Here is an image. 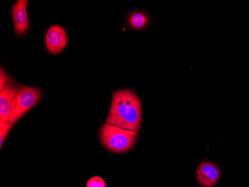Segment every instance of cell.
I'll list each match as a JSON object with an SVG mask.
<instances>
[{
    "mask_svg": "<svg viewBox=\"0 0 249 187\" xmlns=\"http://www.w3.org/2000/svg\"><path fill=\"white\" fill-rule=\"evenodd\" d=\"M138 132L125 130L105 122L99 131V138L103 146L113 153H124L135 145Z\"/></svg>",
    "mask_w": 249,
    "mask_h": 187,
    "instance_id": "2",
    "label": "cell"
},
{
    "mask_svg": "<svg viewBox=\"0 0 249 187\" xmlns=\"http://www.w3.org/2000/svg\"><path fill=\"white\" fill-rule=\"evenodd\" d=\"M87 187H106V184L103 178L94 176L87 182Z\"/></svg>",
    "mask_w": 249,
    "mask_h": 187,
    "instance_id": "11",
    "label": "cell"
},
{
    "mask_svg": "<svg viewBox=\"0 0 249 187\" xmlns=\"http://www.w3.org/2000/svg\"><path fill=\"white\" fill-rule=\"evenodd\" d=\"M41 90L35 87L22 86L19 88L18 93L11 103L10 112V123L16 124L26 112L41 99Z\"/></svg>",
    "mask_w": 249,
    "mask_h": 187,
    "instance_id": "3",
    "label": "cell"
},
{
    "mask_svg": "<svg viewBox=\"0 0 249 187\" xmlns=\"http://www.w3.org/2000/svg\"><path fill=\"white\" fill-rule=\"evenodd\" d=\"M19 88L13 87L0 93V122H8L11 112V103Z\"/></svg>",
    "mask_w": 249,
    "mask_h": 187,
    "instance_id": "7",
    "label": "cell"
},
{
    "mask_svg": "<svg viewBox=\"0 0 249 187\" xmlns=\"http://www.w3.org/2000/svg\"><path fill=\"white\" fill-rule=\"evenodd\" d=\"M13 125V124L10 123L9 122H0V147L1 148Z\"/></svg>",
    "mask_w": 249,
    "mask_h": 187,
    "instance_id": "9",
    "label": "cell"
},
{
    "mask_svg": "<svg viewBox=\"0 0 249 187\" xmlns=\"http://www.w3.org/2000/svg\"><path fill=\"white\" fill-rule=\"evenodd\" d=\"M67 35L65 29L59 25H53L45 36V45L52 54L58 55L65 49Z\"/></svg>",
    "mask_w": 249,
    "mask_h": 187,
    "instance_id": "4",
    "label": "cell"
},
{
    "mask_svg": "<svg viewBox=\"0 0 249 187\" xmlns=\"http://www.w3.org/2000/svg\"><path fill=\"white\" fill-rule=\"evenodd\" d=\"M11 77L8 75V74L4 72L3 69L1 68V84H0V91H2L8 88H13L14 83L12 80H11Z\"/></svg>",
    "mask_w": 249,
    "mask_h": 187,
    "instance_id": "10",
    "label": "cell"
},
{
    "mask_svg": "<svg viewBox=\"0 0 249 187\" xmlns=\"http://www.w3.org/2000/svg\"><path fill=\"white\" fill-rule=\"evenodd\" d=\"M196 178L201 187H213L220 178V171L214 163L203 162L197 168Z\"/></svg>",
    "mask_w": 249,
    "mask_h": 187,
    "instance_id": "6",
    "label": "cell"
},
{
    "mask_svg": "<svg viewBox=\"0 0 249 187\" xmlns=\"http://www.w3.org/2000/svg\"><path fill=\"white\" fill-rule=\"evenodd\" d=\"M27 0H18L11 8V14L14 21V27L17 36H22L29 27L27 15Z\"/></svg>",
    "mask_w": 249,
    "mask_h": 187,
    "instance_id": "5",
    "label": "cell"
},
{
    "mask_svg": "<svg viewBox=\"0 0 249 187\" xmlns=\"http://www.w3.org/2000/svg\"><path fill=\"white\" fill-rule=\"evenodd\" d=\"M147 22L146 16L142 13H133L128 19V23L134 29H142L146 26Z\"/></svg>",
    "mask_w": 249,
    "mask_h": 187,
    "instance_id": "8",
    "label": "cell"
},
{
    "mask_svg": "<svg viewBox=\"0 0 249 187\" xmlns=\"http://www.w3.org/2000/svg\"><path fill=\"white\" fill-rule=\"evenodd\" d=\"M139 97L131 90H119L112 95L106 123L125 130L138 132L142 125V108Z\"/></svg>",
    "mask_w": 249,
    "mask_h": 187,
    "instance_id": "1",
    "label": "cell"
}]
</instances>
